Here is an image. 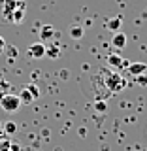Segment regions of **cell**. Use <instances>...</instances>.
I'll return each mask as SVG.
<instances>
[{
    "instance_id": "obj_1",
    "label": "cell",
    "mask_w": 147,
    "mask_h": 151,
    "mask_svg": "<svg viewBox=\"0 0 147 151\" xmlns=\"http://www.w3.org/2000/svg\"><path fill=\"white\" fill-rule=\"evenodd\" d=\"M100 74H104L102 79H104V85H106V89L110 93H121L123 89L126 87V81H125V78H123L121 74L108 72V70H102Z\"/></svg>"
},
{
    "instance_id": "obj_2",
    "label": "cell",
    "mask_w": 147,
    "mask_h": 151,
    "mask_svg": "<svg viewBox=\"0 0 147 151\" xmlns=\"http://www.w3.org/2000/svg\"><path fill=\"white\" fill-rule=\"evenodd\" d=\"M21 98L17 96V94H11V93H8V94H4L2 98H0V106H2V110L4 111H8V113H13V111H17L19 108H21Z\"/></svg>"
},
{
    "instance_id": "obj_3",
    "label": "cell",
    "mask_w": 147,
    "mask_h": 151,
    "mask_svg": "<svg viewBox=\"0 0 147 151\" xmlns=\"http://www.w3.org/2000/svg\"><path fill=\"white\" fill-rule=\"evenodd\" d=\"M27 55L30 57V59H42V57L45 55V44L44 42H34V44H30L28 49H27Z\"/></svg>"
},
{
    "instance_id": "obj_4",
    "label": "cell",
    "mask_w": 147,
    "mask_h": 151,
    "mask_svg": "<svg viewBox=\"0 0 147 151\" xmlns=\"http://www.w3.org/2000/svg\"><path fill=\"white\" fill-rule=\"evenodd\" d=\"M57 36H59V32H57V28H55L53 25H44V27H42L40 38H42V42H44V44H49V42H53Z\"/></svg>"
},
{
    "instance_id": "obj_5",
    "label": "cell",
    "mask_w": 147,
    "mask_h": 151,
    "mask_svg": "<svg viewBox=\"0 0 147 151\" xmlns=\"http://www.w3.org/2000/svg\"><path fill=\"white\" fill-rule=\"evenodd\" d=\"M108 64H110L111 68H115V70H125V68H128L130 63L126 59H123V57L111 53V55H108Z\"/></svg>"
},
{
    "instance_id": "obj_6",
    "label": "cell",
    "mask_w": 147,
    "mask_h": 151,
    "mask_svg": "<svg viewBox=\"0 0 147 151\" xmlns=\"http://www.w3.org/2000/svg\"><path fill=\"white\" fill-rule=\"evenodd\" d=\"M25 9H27V4L23 2V0H19L17 8L13 9L11 17H9V23H15V25H19V23H23V19H25Z\"/></svg>"
},
{
    "instance_id": "obj_7",
    "label": "cell",
    "mask_w": 147,
    "mask_h": 151,
    "mask_svg": "<svg viewBox=\"0 0 147 151\" xmlns=\"http://www.w3.org/2000/svg\"><path fill=\"white\" fill-rule=\"evenodd\" d=\"M0 151H21V145L15 138L11 136H6L2 142H0Z\"/></svg>"
},
{
    "instance_id": "obj_8",
    "label": "cell",
    "mask_w": 147,
    "mask_h": 151,
    "mask_svg": "<svg viewBox=\"0 0 147 151\" xmlns=\"http://www.w3.org/2000/svg\"><path fill=\"white\" fill-rule=\"evenodd\" d=\"M126 70H128L130 76H134V78H136V76H141V74L147 72V64L145 63H130Z\"/></svg>"
},
{
    "instance_id": "obj_9",
    "label": "cell",
    "mask_w": 147,
    "mask_h": 151,
    "mask_svg": "<svg viewBox=\"0 0 147 151\" xmlns=\"http://www.w3.org/2000/svg\"><path fill=\"white\" fill-rule=\"evenodd\" d=\"M17 4H19V0H4L2 13H4V17H6V21H9V17H11L13 9L17 8Z\"/></svg>"
},
{
    "instance_id": "obj_10",
    "label": "cell",
    "mask_w": 147,
    "mask_h": 151,
    "mask_svg": "<svg viewBox=\"0 0 147 151\" xmlns=\"http://www.w3.org/2000/svg\"><path fill=\"white\" fill-rule=\"evenodd\" d=\"M111 45L115 47V49H123V47L126 45V34L125 32H115L111 38Z\"/></svg>"
},
{
    "instance_id": "obj_11",
    "label": "cell",
    "mask_w": 147,
    "mask_h": 151,
    "mask_svg": "<svg viewBox=\"0 0 147 151\" xmlns=\"http://www.w3.org/2000/svg\"><path fill=\"white\" fill-rule=\"evenodd\" d=\"M121 25H123V19H121V15H117V17H113V19L108 21V30H111L113 34H115V32L121 30Z\"/></svg>"
},
{
    "instance_id": "obj_12",
    "label": "cell",
    "mask_w": 147,
    "mask_h": 151,
    "mask_svg": "<svg viewBox=\"0 0 147 151\" xmlns=\"http://www.w3.org/2000/svg\"><path fill=\"white\" fill-rule=\"evenodd\" d=\"M59 53H60V49H59V47H57L55 44L45 45V55H49L51 59H57V57H59Z\"/></svg>"
},
{
    "instance_id": "obj_13",
    "label": "cell",
    "mask_w": 147,
    "mask_h": 151,
    "mask_svg": "<svg viewBox=\"0 0 147 151\" xmlns=\"http://www.w3.org/2000/svg\"><path fill=\"white\" fill-rule=\"evenodd\" d=\"M83 34H85V30H83V27H72L70 28V36L74 38V40H79V38H83Z\"/></svg>"
},
{
    "instance_id": "obj_14",
    "label": "cell",
    "mask_w": 147,
    "mask_h": 151,
    "mask_svg": "<svg viewBox=\"0 0 147 151\" xmlns=\"http://www.w3.org/2000/svg\"><path fill=\"white\" fill-rule=\"evenodd\" d=\"M19 98H21V102H25V104H28V102H32V100H34V96L30 94V91H28L27 87L23 89L21 93H19Z\"/></svg>"
},
{
    "instance_id": "obj_15",
    "label": "cell",
    "mask_w": 147,
    "mask_h": 151,
    "mask_svg": "<svg viewBox=\"0 0 147 151\" xmlns=\"http://www.w3.org/2000/svg\"><path fill=\"white\" fill-rule=\"evenodd\" d=\"M15 130H17V125H15L13 121L6 123V127H4V132H6V136H13V134H15Z\"/></svg>"
},
{
    "instance_id": "obj_16",
    "label": "cell",
    "mask_w": 147,
    "mask_h": 151,
    "mask_svg": "<svg viewBox=\"0 0 147 151\" xmlns=\"http://www.w3.org/2000/svg\"><path fill=\"white\" fill-rule=\"evenodd\" d=\"M27 89L30 91V94H32V96H34V100H36L38 96H40V89H38L36 85H27Z\"/></svg>"
},
{
    "instance_id": "obj_17",
    "label": "cell",
    "mask_w": 147,
    "mask_h": 151,
    "mask_svg": "<svg viewBox=\"0 0 147 151\" xmlns=\"http://www.w3.org/2000/svg\"><path fill=\"white\" fill-rule=\"evenodd\" d=\"M106 108H108V106H106V102H104V100H98V102H96V110H98V111H106Z\"/></svg>"
},
{
    "instance_id": "obj_18",
    "label": "cell",
    "mask_w": 147,
    "mask_h": 151,
    "mask_svg": "<svg viewBox=\"0 0 147 151\" xmlns=\"http://www.w3.org/2000/svg\"><path fill=\"white\" fill-rule=\"evenodd\" d=\"M136 81H138L140 85H147V76H143V74H141V76H136Z\"/></svg>"
},
{
    "instance_id": "obj_19",
    "label": "cell",
    "mask_w": 147,
    "mask_h": 151,
    "mask_svg": "<svg viewBox=\"0 0 147 151\" xmlns=\"http://www.w3.org/2000/svg\"><path fill=\"white\" fill-rule=\"evenodd\" d=\"M4 51H6V42H4V38H2V36H0V55H2Z\"/></svg>"
},
{
    "instance_id": "obj_20",
    "label": "cell",
    "mask_w": 147,
    "mask_h": 151,
    "mask_svg": "<svg viewBox=\"0 0 147 151\" xmlns=\"http://www.w3.org/2000/svg\"><path fill=\"white\" fill-rule=\"evenodd\" d=\"M4 138H6V132H4V127L0 125V142H2Z\"/></svg>"
}]
</instances>
